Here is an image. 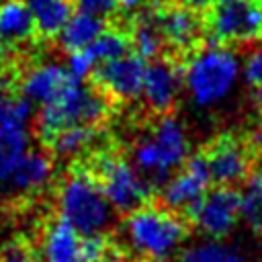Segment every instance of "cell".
<instances>
[{"instance_id": "cell-15", "label": "cell", "mask_w": 262, "mask_h": 262, "mask_svg": "<svg viewBox=\"0 0 262 262\" xmlns=\"http://www.w3.org/2000/svg\"><path fill=\"white\" fill-rule=\"evenodd\" d=\"M68 78H70L68 70L59 63L35 66L25 74L20 82V94L33 104H45L63 88Z\"/></svg>"}, {"instance_id": "cell-36", "label": "cell", "mask_w": 262, "mask_h": 262, "mask_svg": "<svg viewBox=\"0 0 262 262\" xmlns=\"http://www.w3.org/2000/svg\"><path fill=\"white\" fill-rule=\"evenodd\" d=\"M258 260L262 262V246H260V250H258Z\"/></svg>"}, {"instance_id": "cell-24", "label": "cell", "mask_w": 262, "mask_h": 262, "mask_svg": "<svg viewBox=\"0 0 262 262\" xmlns=\"http://www.w3.org/2000/svg\"><path fill=\"white\" fill-rule=\"evenodd\" d=\"M178 262H246V258L231 246L219 239H209L186 248Z\"/></svg>"}, {"instance_id": "cell-27", "label": "cell", "mask_w": 262, "mask_h": 262, "mask_svg": "<svg viewBox=\"0 0 262 262\" xmlns=\"http://www.w3.org/2000/svg\"><path fill=\"white\" fill-rule=\"evenodd\" d=\"M98 61L94 57V53L90 51V47H82V49H74V51H68V63H66V70L72 78L76 80H88L94 70H96Z\"/></svg>"}, {"instance_id": "cell-22", "label": "cell", "mask_w": 262, "mask_h": 262, "mask_svg": "<svg viewBox=\"0 0 262 262\" xmlns=\"http://www.w3.org/2000/svg\"><path fill=\"white\" fill-rule=\"evenodd\" d=\"M239 196V219L252 229L262 231V172L246 176Z\"/></svg>"}, {"instance_id": "cell-10", "label": "cell", "mask_w": 262, "mask_h": 262, "mask_svg": "<svg viewBox=\"0 0 262 262\" xmlns=\"http://www.w3.org/2000/svg\"><path fill=\"white\" fill-rule=\"evenodd\" d=\"M143 72H145V59L139 57L137 53L135 55L127 53L111 61H100L92 78L104 94L121 100H133L141 96Z\"/></svg>"}, {"instance_id": "cell-16", "label": "cell", "mask_w": 262, "mask_h": 262, "mask_svg": "<svg viewBox=\"0 0 262 262\" xmlns=\"http://www.w3.org/2000/svg\"><path fill=\"white\" fill-rule=\"evenodd\" d=\"M53 174V162L45 151L27 149L12 170L8 180V190L14 192H37L41 190Z\"/></svg>"}, {"instance_id": "cell-28", "label": "cell", "mask_w": 262, "mask_h": 262, "mask_svg": "<svg viewBox=\"0 0 262 262\" xmlns=\"http://www.w3.org/2000/svg\"><path fill=\"white\" fill-rule=\"evenodd\" d=\"M242 78L252 90H262V41L254 45L242 61Z\"/></svg>"}, {"instance_id": "cell-20", "label": "cell", "mask_w": 262, "mask_h": 262, "mask_svg": "<svg viewBox=\"0 0 262 262\" xmlns=\"http://www.w3.org/2000/svg\"><path fill=\"white\" fill-rule=\"evenodd\" d=\"M25 4L29 6L35 27L43 37H55L72 14L70 0H25Z\"/></svg>"}, {"instance_id": "cell-8", "label": "cell", "mask_w": 262, "mask_h": 262, "mask_svg": "<svg viewBox=\"0 0 262 262\" xmlns=\"http://www.w3.org/2000/svg\"><path fill=\"white\" fill-rule=\"evenodd\" d=\"M188 221L209 239L229 235L239 221V196L231 186L207 190L186 213Z\"/></svg>"}, {"instance_id": "cell-1", "label": "cell", "mask_w": 262, "mask_h": 262, "mask_svg": "<svg viewBox=\"0 0 262 262\" xmlns=\"http://www.w3.org/2000/svg\"><path fill=\"white\" fill-rule=\"evenodd\" d=\"M242 80L239 55L219 43L199 49L182 72V86L190 102L199 108H211L225 102Z\"/></svg>"}, {"instance_id": "cell-14", "label": "cell", "mask_w": 262, "mask_h": 262, "mask_svg": "<svg viewBox=\"0 0 262 262\" xmlns=\"http://www.w3.org/2000/svg\"><path fill=\"white\" fill-rule=\"evenodd\" d=\"M154 18L164 41H168L172 47H178V49L190 47L201 33L199 18L188 6L164 8L160 12H154Z\"/></svg>"}, {"instance_id": "cell-21", "label": "cell", "mask_w": 262, "mask_h": 262, "mask_svg": "<svg viewBox=\"0 0 262 262\" xmlns=\"http://www.w3.org/2000/svg\"><path fill=\"white\" fill-rule=\"evenodd\" d=\"M94 139H96L94 125H72V127H66V129L57 131L55 135H51L45 143L51 147V151L55 156L74 158L80 151H84Z\"/></svg>"}, {"instance_id": "cell-25", "label": "cell", "mask_w": 262, "mask_h": 262, "mask_svg": "<svg viewBox=\"0 0 262 262\" xmlns=\"http://www.w3.org/2000/svg\"><path fill=\"white\" fill-rule=\"evenodd\" d=\"M33 115V102L27 100L23 94L14 96L0 82V125H20L27 127Z\"/></svg>"}, {"instance_id": "cell-18", "label": "cell", "mask_w": 262, "mask_h": 262, "mask_svg": "<svg viewBox=\"0 0 262 262\" xmlns=\"http://www.w3.org/2000/svg\"><path fill=\"white\" fill-rule=\"evenodd\" d=\"M102 31H104L102 16L78 10V12L70 14V18L63 23V27L59 29V33L55 37L66 51H74V49L88 47Z\"/></svg>"}, {"instance_id": "cell-32", "label": "cell", "mask_w": 262, "mask_h": 262, "mask_svg": "<svg viewBox=\"0 0 262 262\" xmlns=\"http://www.w3.org/2000/svg\"><path fill=\"white\" fill-rule=\"evenodd\" d=\"M215 0H184V4L190 8V10H207Z\"/></svg>"}, {"instance_id": "cell-6", "label": "cell", "mask_w": 262, "mask_h": 262, "mask_svg": "<svg viewBox=\"0 0 262 262\" xmlns=\"http://www.w3.org/2000/svg\"><path fill=\"white\" fill-rule=\"evenodd\" d=\"M88 172L98 182L108 205L117 213H131L151 196V184L133 168L129 160L117 154H98Z\"/></svg>"}, {"instance_id": "cell-29", "label": "cell", "mask_w": 262, "mask_h": 262, "mask_svg": "<svg viewBox=\"0 0 262 262\" xmlns=\"http://www.w3.org/2000/svg\"><path fill=\"white\" fill-rule=\"evenodd\" d=\"M35 250L27 242H8L0 250V262H33Z\"/></svg>"}, {"instance_id": "cell-4", "label": "cell", "mask_w": 262, "mask_h": 262, "mask_svg": "<svg viewBox=\"0 0 262 262\" xmlns=\"http://www.w3.org/2000/svg\"><path fill=\"white\" fill-rule=\"evenodd\" d=\"M57 213L80 235L104 233L115 219V209L108 205L94 176L82 166H76L61 180L57 190Z\"/></svg>"}, {"instance_id": "cell-17", "label": "cell", "mask_w": 262, "mask_h": 262, "mask_svg": "<svg viewBox=\"0 0 262 262\" xmlns=\"http://www.w3.org/2000/svg\"><path fill=\"white\" fill-rule=\"evenodd\" d=\"M35 33V18L25 0H0V39L6 45H23Z\"/></svg>"}, {"instance_id": "cell-33", "label": "cell", "mask_w": 262, "mask_h": 262, "mask_svg": "<svg viewBox=\"0 0 262 262\" xmlns=\"http://www.w3.org/2000/svg\"><path fill=\"white\" fill-rule=\"evenodd\" d=\"M141 2H143V0H117V4H119L121 8H125V10H133V8L141 6Z\"/></svg>"}, {"instance_id": "cell-31", "label": "cell", "mask_w": 262, "mask_h": 262, "mask_svg": "<svg viewBox=\"0 0 262 262\" xmlns=\"http://www.w3.org/2000/svg\"><path fill=\"white\" fill-rule=\"evenodd\" d=\"M96 262H133V258L121 244L106 239V246H104V250Z\"/></svg>"}, {"instance_id": "cell-38", "label": "cell", "mask_w": 262, "mask_h": 262, "mask_svg": "<svg viewBox=\"0 0 262 262\" xmlns=\"http://www.w3.org/2000/svg\"><path fill=\"white\" fill-rule=\"evenodd\" d=\"M33 262H43V260H37V258H35V260H33Z\"/></svg>"}, {"instance_id": "cell-12", "label": "cell", "mask_w": 262, "mask_h": 262, "mask_svg": "<svg viewBox=\"0 0 262 262\" xmlns=\"http://www.w3.org/2000/svg\"><path fill=\"white\" fill-rule=\"evenodd\" d=\"M211 182L219 186H233L246 180L250 172V156L246 147L231 139V137H221L217 139L211 149L205 154Z\"/></svg>"}, {"instance_id": "cell-2", "label": "cell", "mask_w": 262, "mask_h": 262, "mask_svg": "<svg viewBox=\"0 0 262 262\" xmlns=\"http://www.w3.org/2000/svg\"><path fill=\"white\" fill-rule=\"evenodd\" d=\"M188 135L180 119L164 115L131 151L133 168L154 186H162L188 158Z\"/></svg>"}, {"instance_id": "cell-23", "label": "cell", "mask_w": 262, "mask_h": 262, "mask_svg": "<svg viewBox=\"0 0 262 262\" xmlns=\"http://www.w3.org/2000/svg\"><path fill=\"white\" fill-rule=\"evenodd\" d=\"M129 39H131V45L139 57H143V59L158 57V53L162 51V45H164V37L156 25L154 12H145L137 18Z\"/></svg>"}, {"instance_id": "cell-19", "label": "cell", "mask_w": 262, "mask_h": 262, "mask_svg": "<svg viewBox=\"0 0 262 262\" xmlns=\"http://www.w3.org/2000/svg\"><path fill=\"white\" fill-rule=\"evenodd\" d=\"M31 133L20 125H0V190L8 188L14 166L29 149Z\"/></svg>"}, {"instance_id": "cell-9", "label": "cell", "mask_w": 262, "mask_h": 262, "mask_svg": "<svg viewBox=\"0 0 262 262\" xmlns=\"http://www.w3.org/2000/svg\"><path fill=\"white\" fill-rule=\"evenodd\" d=\"M211 184L205 154L188 156L186 162L162 184V203L174 213H186Z\"/></svg>"}, {"instance_id": "cell-26", "label": "cell", "mask_w": 262, "mask_h": 262, "mask_svg": "<svg viewBox=\"0 0 262 262\" xmlns=\"http://www.w3.org/2000/svg\"><path fill=\"white\" fill-rule=\"evenodd\" d=\"M88 47L94 53L96 61L100 63V61H111L127 55L131 49V39L117 29H104Z\"/></svg>"}, {"instance_id": "cell-7", "label": "cell", "mask_w": 262, "mask_h": 262, "mask_svg": "<svg viewBox=\"0 0 262 262\" xmlns=\"http://www.w3.org/2000/svg\"><path fill=\"white\" fill-rule=\"evenodd\" d=\"M213 43H256L262 41V2H221L209 16Z\"/></svg>"}, {"instance_id": "cell-5", "label": "cell", "mask_w": 262, "mask_h": 262, "mask_svg": "<svg viewBox=\"0 0 262 262\" xmlns=\"http://www.w3.org/2000/svg\"><path fill=\"white\" fill-rule=\"evenodd\" d=\"M108 104L104 94L84 84V80L68 78L63 88L37 113V131L47 141L57 131L72 125H98L106 117Z\"/></svg>"}, {"instance_id": "cell-34", "label": "cell", "mask_w": 262, "mask_h": 262, "mask_svg": "<svg viewBox=\"0 0 262 262\" xmlns=\"http://www.w3.org/2000/svg\"><path fill=\"white\" fill-rule=\"evenodd\" d=\"M254 139H256L258 143H262V121H260V127H258V131L254 133Z\"/></svg>"}, {"instance_id": "cell-35", "label": "cell", "mask_w": 262, "mask_h": 262, "mask_svg": "<svg viewBox=\"0 0 262 262\" xmlns=\"http://www.w3.org/2000/svg\"><path fill=\"white\" fill-rule=\"evenodd\" d=\"M4 51H6V43H4L2 39H0V59L4 57Z\"/></svg>"}, {"instance_id": "cell-37", "label": "cell", "mask_w": 262, "mask_h": 262, "mask_svg": "<svg viewBox=\"0 0 262 262\" xmlns=\"http://www.w3.org/2000/svg\"><path fill=\"white\" fill-rule=\"evenodd\" d=\"M219 2H233V0H219Z\"/></svg>"}, {"instance_id": "cell-11", "label": "cell", "mask_w": 262, "mask_h": 262, "mask_svg": "<svg viewBox=\"0 0 262 262\" xmlns=\"http://www.w3.org/2000/svg\"><path fill=\"white\" fill-rule=\"evenodd\" d=\"M182 88V72L168 59H156L145 63L141 96L145 104L158 113H166L174 106Z\"/></svg>"}, {"instance_id": "cell-13", "label": "cell", "mask_w": 262, "mask_h": 262, "mask_svg": "<svg viewBox=\"0 0 262 262\" xmlns=\"http://www.w3.org/2000/svg\"><path fill=\"white\" fill-rule=\"evenodd\" d=\"M41 256L43 262H84L82 235L57 215L41 231Z\"/></svg>"}, {"instance_id": "cell-30", "label": "cell", "mask_w": 262, "mask_h": 262, "mask_svg": "<svg viewBox=\"0 0 262 262\" xmlns=\"http://www.w3.org/2000/svg\"><path fill=\"white\" fill-rule=\"evenodd\" d=\"M72 6H76L78 10H84V12H92V14H98V16H108L113 12H117L119 4L117 0H70Z\"/></svg>"}, {"instance_id": "cell-3", "label": "cell", "mask_w": 262, "mask_h": 262, "mask_svg": "<svg viewBox=\"0 0 262 262\" xmlns=\"http://www.w3.org/2000/svg\"><path fill=\"white\" fill-rule=\"evenodd\" d=\"M129 248L147 262H166L188 235L186 223L168 207L141 205L123 223Z\"/></svg>"}]
</instances>
